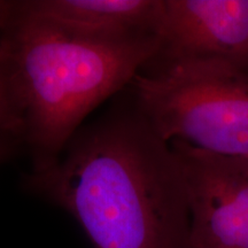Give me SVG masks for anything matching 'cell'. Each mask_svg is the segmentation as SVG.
<instances>
[{"label":"cell","mask_w":248,"mask_h":248,"mask_svg":"<svg viewBox=\"0 0 248 248\" xmlns=\"http://www.w3.org/2000/svg\"><path fill=\"white\" fill-rule=\"evenodd\" d=\"M163 0H28L30 12L82 38L126 43L157 36Z\"/></svg>","instance_id":"6"},{"label":"cell","mask_w":248,"mask_h":248,"mask_svg":"<svg viewBox=\"0 0 248 248\" xmlns=\"http://www.w3.org/2000/svg\"><path fill=\"white\" fill-rule=\"evenodd\" d=\"M184 175L191 248H248V159L170 141Z\"/></svg>","instance_id":"4"},{"label":"cell","mask_w":248,"mask_h":248,"mask_svg":"<svg viewBox=\"0 0 248 248\" xmlns=\"http://www.w3.org/2000/svg\"><path fill=\"white\" fill-rule=\"evenodd\" d=\"M0 43L13 62L32 170L54 163L89 114L130 86L160 49L156 35L126 43L71 35L24 1H14Z\"/></svg>","instance_id":"2"},{"label":"cell","mask_w":248,"mask_h":248,"mask_svg":"<svg viewBox=\"0 0 248 248\" xmlns=\"http://www.w3.org/2000/svg\"><path fill=\"white\" fill-rule=\"evenodd\" d=\"M130 84L133 104L166 141L248 159V63L154 58Z\"/></svg>","instance_id":"3"},{"label":"cell","mask_w":248,"mask_h":248,"mask_svg":"<svg viewBox=\"0 0 248 248\" xmlns=\"http://www.w3.org/2000/svg\"><path fill=\"white\" fill-rule=\"evenodd\" d=\"M13 5L14 1H4V0H0V40H1L2 33H4L6 23H7L9 15H11Z\"/></svg>","instance_id":"8"},{"label":"cell","mask_w":248,"mask_h":248,"mask_svg":"<svg viewBox=\"0 0 248 248\" xmlns=\"http://www.w3.org/2000/svg\"><path fill=\"white\" fill-rule=\"evenodd\" d=\"M155 58L248 63V0H163Z\"/></svg>","instance_id":"5"},{"label":"cell","mask_w":248,"mask_h":248,"mask_svg":"<svg viewBox=\"0 0 248 248\" xmlns=\"http://www.w3.org/2000/svg\"><path fill=\"white\" fill-rule=\"evenodd\" d=\"M23 107L13 62L0 43V142L22 140Z\"/></svg>","instance_id":"7"},{"label":"cell","mask_w":248,"mask_h":248,"mask_svg":"<svg viewBox=\"0 0 248 248\" xmlns=\"http://www.w3.org/2000/svg\"><path fill=\"white\" fill-rule=\"evenodd\" d=\"M26 185L69 213L94 248H191L181 164L135 104L82 126Z\"/></svg>","instance_id":"1"},{"label":"cell","mask_w":248,"mask_h":248,"mask_svg":"<svg viewBox=\"0 0 248 248\" xmlns=\"http://www.w3.org/2000/svg\"><path fill=\"white\" fill-rule=\"evenodd\" d=\"M14 141H4L0 142V162L6 160L8 155L13 152Z\"/></svg>","instance_id":"9"}]
</instances>
